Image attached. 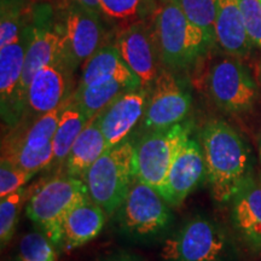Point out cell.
<instances>
[{
  "mask_svg": "<svg viewBox=\"0 0 261 261\" xmlns=\"http://www.w3.org/2000/svg\"><path fill=\"white\" fill-rule=\"evenodd\" d=\"M150 25L161 63L171 71L190 67L211 42L204 32L192 23L174 0L156 3Z\"/></svg>",
  "mask_w": 261,
  "mask_h": 261,
  "instance_id": "obj_2",
  "label": "cell"
},
{
  "mask_svg": "<svg viewBox=\"0 0 261 261\" xmlns=\"http://www.w3.org/2000/svg\"><path fill=\"white\" fill-rule=\"evenodd\" d=\"M204 180L207 167L203 150L197 140L189 138L169 169L161 195L172 208L179 207Z\"/></svg>",
  "mask_w": 261,
  "mask_h": 261,
  "instance_id": "obj_15",
  "label": "cell"
},
{
  "mask_svg": "<svg viewBox=\"0 0 261 261\" xmlns=\"http://www.w3.org/2000/svg\"><path fill=\"white\" fill-rule=\"evenodd\" d=\"M137 87L126 81L114 79L90 85L84 89H75L73 96L87 119L91 120L99 115L117 97Z\"/></svg>",
  "mask_w": 261,
  "mask_h": 261,
  "instance_id": "obj_22",
  "label": "cell"
},
{
  "mask_svg": "<svg viewBox=\"0 0 261 261\" xmlns=\"http://www.w3.org/2000/svg\"><path fill=\"white\" fill-rule=\"evenodd\" d=\"M89 121L90 120L85 115L81 108L75 102L74 96H71L69 103L62 114L56 133L52 139V148H54L52 166H60L62 163L64 165L75 140Z\"/></svg>",
  "mask_w": 261,
  "mask_h": 261,
  "instance_id": "obj_23",
  "label": "cell"
},
{
  "mask_svg": "<svg viewBox=\"0 0 261 261\" xmlns=\"http://www.w3.org/2000/svg\"><path fill=\"white\" fill-rule=\"evenodd\" d=\"M259 2H260V3H261V0H259Z\"/></svg>",
  "mask_w": 261,
  "mask_h": 261,
  "instance_id": "obj_35",
  "label": "cell"
},
{
  "mask_svg": "<svg viewBox=\"0 0 261 261\" xmlns=\"http://www.w3.org/2000/svg\"><path fill=\"white\" fill-rule=\"evenodd\" d=\"M108 148L97 116L86 123L83 132L75 140L69 156L64 162V174L83 179L91 166L102 156Z\"/></svg>",
  "mask_w": 261,
  "mask_h": 261,
  "instance_id": "obj_21",
  "label": "cell"
},
{
  "mask_svg": "<svg viewBox=\"0 0 261 261\" xmlns=\"http://www.w3.org/2000/svg\"><path fill=\"white\" fill-rule=\"evenodd\" d=\"M114 79L140 87L138 79L123 62L115 44H107L83 64V73L76 89Z\"/></svg>",
  "mask_w": 261,
  "mask_h": 261,
  "instance_id": "obj_20",
  "label": "cell"
},
{
  "mask_svg": "<svg viewBox=\"0 0 261 261\" xmlns=\"http://www.w3.org/2000/svg\"><path fill=\"white\" fill-rule=\"evenodd\" d=\"M37 185L29 188L24 187L15 194L2 198V202H0V244H2V248L8 246L14 237L22 208L31 198Z\"/></svg>",
  "mask_w": 261,
  "mask_h": 261,
  "instance_id": "obj_24",
  "label": "cell"
},
{
  "mask_svg": "<svg viewBox=\"0 0 261 261\" xmlns=\"http://www.w3.org/2000/svg\"><path fill=\"white\" fill-rule=\"evenodd\" d=\"M74 2H76L77 4L84 6V8L91 10V11H94V12H97V14H100L99 3H98V0H74Z\"/></svg>",
  "mask_w": 261,
  "mask_h": 261,
  "instance_id": "obj_32",
  "label": "cell"
},
{
  "mask_svg": "<svg viewBox=\"0 0 261 261\" xmlns=\"http://www.w3.org/2000/svg\"><path fill=\"white\" fill-rule=\"evenodd\" d=\"M238 4L250 40L261 48V3L259 0H238Z\"/></svg>",
  "mask_w": 261,
  "mask_h": 261,
  "instance_id": "obj_30",
  "label": "cell"
},
{
  "mask_svg": "<svg viewBox=\"0 0 261 261\" xmlns=\"http://www.w3.org/2000/svg\"><path fill=\"white\" fill-rule=\"evenodd\" d=\"M51 12L44 10L40 14L28 17L29 39L25 50L21 97L25 106V97L34 75L41 68L64 57V44L57 22L55 23Z\"/></svg>",
  "mask_w": 261,
  "mask_h": 261,
  "instance_id": "obj_13",
  "label": "cell"
},
{
  "mask_svg": "<svg viewBox=\"0 0 261 261\" xmlns=\"http://www.w3.org/2000/svg\"><path fill=\"white\" fill-rule=\"evenodd\" d=\"M207 86L215 106L226 113L249 112L257 98L255 81L238 57L215 62L208 73Z\"/></svg>",
  "mask_w": 261,
  "mask_h": 261,
  "instance_id": "obj_9",
  "label": "cell"
},
{
  "mask_svg": "<svg viewBox=\"0 0 261 261\" xmlns=\"http://www.w3.org/2000/svg\"><path fill=\"white\" fill-rule=\"evenodd\" d=\"M100 261H142L139 256L130 254L127 252H117L114 254H110L107 257H104Z\"/></svg>",
  "mask_w": 261,
  "mask_h": 261,
  "instance_id": "obj_31",
  "label": "cell"
},
{
  "mask_svg": "<svg viewBox=\"0 0 261 261\" xmlns=\"http://www.w3.org/2000/svg\"><path fill=\"white\" fill-rule=\"evenodd\" d=\"M150 90L137 87L117 97L97 116L108 148L126 142L133 129L143 121Z\"/></svg>",
  "mask_w": 261,
  "mask_h": 261,
  "instance_id": "obj_16",
  "label": "cell"
},
{
  "mask_svg": "<svg viewBox=\"0 0 261 261\" xmlns=\"http://www.w3.org/2000/svg\"><path fill=\"white\" fill-rule=\"evenodd\" d=\"M191 126L181 122L168 128L149 130L136 143V178L161 194L179 150L190 138Z\"/></svg>",
  "mask_w": 261,
  "mask_h": 261,
  "instance_id": "obj_7",
  "label": "cell"
},
{
  "mask_svg": "<svg viewBox=\"0 0 261 261\" xmlns=\"http://www.w3.org/2000/svg\"><path fill=\"white\" fill-rule=\"evenodd\" d=\"M28 39L29 27L27 21L23 31L15 41L4 47H0L2 119L9 129L18 125L24 112V103L21 97V85Z\"/></svg>",
  "mask_w": 261,
  "mask_h": 261,
  "instance_id": "obj_14",
  "label": "cell"
},
{
  "mask_svg": "<svg viewBox=\"0 0 261 261\" xmlns=\"http://www.w3.org/2000/svg\"><path fill=\"white\" fill-rule=\"evenodd\" d=\"M192 23L200 27L211 42L215 40L214 22L218 0H174Z\"/></svg>",
  "mask_w": 261,
  "mask_h": 261,
  "instance_id": "obj_28",
  "label": "cell"
},
{
  "mask_svg": "<svg viewBox=\"0 0 261 261\" xmlns=\"http://www.w3.org/2000/svg\"><path fill=\"white\" fill-rule=\"evenodd\" d=\"M73 71L64 57L41 68L28 87L19 125H29L61 107L74 93L71 90Z\"/></svg>",
  "mask_w": 261,
  "mask_h": 261,
  "instance_id": "obj_10",
  "label": "cell"
},
{
  "mask_svg": "<svg viewBox=\"0 0 261 261\" xmlns=\"http://www.w3.org/2000/svg\"><path fill=\"white\" fill-rule=\"evenodd\" d=\"M57 248L40 230L31 231L19 240L16 261H57Z\"/></svg>",
  "mask_w": 261,
  "mask_h": 261,
  "instance_id": "obj_26",
  "label": "cell"
},
{
  "mask_svg": "<svg viewBox=\"0 0 261 261\" xmlns=\"http://www.w3.org/2000/svg\"><path fill=\"white\" fill-rule=\"evenodd\" d=\"M259 156H260V161H261V142H260V145H259Z\"/></svg>",
  "mask_w": 261,
  "mask_h": 261,
  "instance_id": "obj_34",
  "label": "cell"
},
{
  "mask_svg": "<svg viewBox=\"0 0 261 261\" xmlns=\"http://www.w3.org/2000/svg\"><path fill=\"white\" fill-rule=\"evenodd\" d=\"M89 197L83 179L57 175L37 185L27 202L25 213L41 232L61 248L65 218L75 205Z\"/></svg>",
  "mask_w": 261,
  "mask_h": 261,
  "instance_id": "obj_6",
  "label": "cell"
},
{
  "mask_svg": "<svg viewBox=\"0 0 261 261\" xmlns=\"http://www.w3.org/2000/svg\"><path fill=\"white\" fill-rule=\"evenodd\" d=\"M115 46L128 69L138 79L140 87L151 90L163 68L150 22L142 21L120 29Z\"/></svg>",
  "mask_w": 261,
  "mask_h": 261,
  "instance_id": "obj_11",
  "label": "cell"
},
{
  "mask_svg": "<svg viewBox=\"0 0 261 261\" xmlns=\"http://www.w3.org/2000/svg\"><path fill=\"white\" fill-rule=\"evenodd\" d=\"M135 142L127 139L108 149L84 177L90 198L108 215L116 213L135 181Z\"/></svg>",
  "mask_w": 261,
  "mask_h": 261,
  "instance_id": "obj_5",
  "label": "cell"
},
{
  "mask_svg": "<svg viewBox=\"0 0 261 261\" xmlns=\"http://www.w3.org/2000/svg\"><path fill=\"white\" fill-rule=\"evenodd\" d=\"M100 14L120 29L142 21L149 0H98Z\"/></svg>",
  "mask_w": 261,
  "mask_h": 261,
  "instance_id": "obj_25",
  "label": "cell"
},
{
  "mask_svg": "<svg viewBox=\"0 0 261 261\" xmlns=\"http://www.w3.org/2000/svg\"><path fill=\"white\" fill-rule=\"evenodd\" d=\"M28 21L24 0H2L0 10V47L18 38Z\"/></svg>",
  "mask_w": 261,
  "mask_h": 261,
  "instance_id": "obj_27",
  "label": "cell"
},
{
  "mask_svg": "<svg viewBox=\"0 0 261 261\" xmlns=\"http://www.w3.org/2000/svg\"><path fill=\"white\" fill-rule=\"evenodd\" d=\"M162 261H238L236 241L219 221L195 214L165 238Z\"/></svg>",
  "mask_w": 261,
  "mask_h": 261,
  "instance_id": "obj_3",
  "label": "cell"
},
{
  "mask_svg": "<svg viewBox=\"0 0 261 261\" xmlns=\"http://www.w3.org/2000/svg\"><path fill=\"white\" fill-rule=\"evenodd\" d=\"M107 213L100 205L86 198L69 212L63 223L62 246L64 250L83 247L102 232Z\"/></svg>",
  "mask_w": 261,
  "mask_h": 261,
  "instance_id": "obj_19",
  "label": "cell"
},
{
  "mask_svg": "<svg viewBox=\"0 0 261 261\" xmlns=\"http://www.w3.org/2000/svg\"><path fill=\"white\" fill-rule=\"evenodd\" d=\"M214 37L228 56L244 57L252 50L254 44L247 33L238 0H218Z\"/></svg>",
  "mask_w": 261,
  "mask_h": 261,
  "instance_id": "obj_18",
  "label": "cell"
},
{
  "mask_svg": "<svg viewBox=\"0 0 261 261\" xmlns=\"http://www.w3.org/2000/svg\"><path fill=\"white\" fill-rule=\"evenodd\" d=\"M231 221L240 240L261 252V172L252 173L231 201Z\"/></svg>",
  "mask_w": 261,
  "mask_h": 261,
  "instance_id": "obj_17",
  "label": "cell"
},
{
  "mask_svg": "<svg viewBox=\"0 0 261 261\" xmlns=\"http://www.w3.org/2000/svg\"><path fill=\"white\" fill-rule=\"evenodd\" d=\"M32 2H34V3H40V4H52V3H54V4H57L60 5V6H62V5H64L65 3L67 2H69V0H32Z\"/></svg>",
  "mask_w": 261,
  "mask_h": 261,
  "instance_id": "obj_33",
  "label": "cell"
},
{
  "mask_svg": "<svg viewBox=\"0 0 261 261\" xmlns=\"http://www.w3.org/2000/svg\"><path fill=\"white\" fill-rule=\"evenodd\" d=\"M100 17L74 0L61 6L57 27L63 38L64 58L73 69L104 46L106 28Z\"/></svg>",
  "mask_w": 261,
  "mask_h": 261,
  "instance_id": "obj_8",
  "label": "cell"
},
{
  "mask_svg": "<svg viewBox=\"0 0 261 261\" xmlns=\"http://www.w3.org/2000/svg\"><path fill=\"white\" fill-rule=\"evenodd\" d=\"M158 2H160V0H158Z\"/></svg>",
  "mask_w": 261,
  "mask_h": 261,
  "instance_id": "obj_36",
  "label": "cell"
},
{
  "mask_svg": "<svg viewBox=\"0 0 261 261\" xmlns=\"http://www.w3.org/2000/svg\"><path fill=\"white\" fill-rule=\"evenodd\" d=\"M34 177L8 160L0 161V197L5 198L15 194Z\"/></svg>",
  "mask_w": 261,
  "mask_h": 261,
  "instance_id": "obj_29",
  "label": "cell"
},
{
  "mask_svg": "<svg viewBox=\"0 0 261 261\" xmlns=\"http://www.w3.org/2000/svg\"><path fill=\"white\" fill-rule=\"evenodd\" d=\"M207 181L218 204L231 203L252 175L250 151L240 133L223 120H211L200 135Z\"/></svg>",
  "mask_w": 261,
  "mask_h": 261,
  "instance_id": "obj_1",
  "label": "cell"
},
{
  "mask_svg": "<svg viewBox=\"0 0 261 261\" xmlns=\"http://www.w3.org/2000/svg\"><path fill=\"white\" fill-rule=\"evenodd\" d=\"M191 108V97L173 71L163 68L149 93L142 125L145 130L168 128L184 122Z\"/></svg>",
  "mask_w": 261,
  "mask_h": 261,
  "instance_id": "obj_12",
  "label": "cell"
},
{
  "mask_svg": "<svg viewBox=\"0 0 261 261\" xmlns=\"http://www.w3.org/2000/svg\"><path fill=\"white\" fill-rule=\"evenodd\" d=\"M114 217L119 232L138 243L167 238L174 221L172 207L160 191L137 178Z\"/></svg>",
  "mask_w": 261,
  "mask_h": 261,
  "instance_id": "obj_4",
  "label": "cell"
}]
</instances>
